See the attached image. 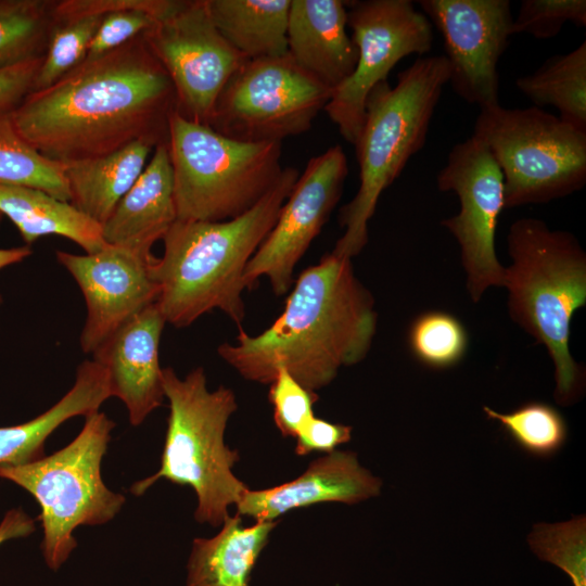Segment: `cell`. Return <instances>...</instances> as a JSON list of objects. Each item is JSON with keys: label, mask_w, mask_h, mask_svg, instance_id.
Masks as SVG:
<instances>
[{"label": "cell", "mask_w": 586, "mask_h": 586, "mask_svg": "<svg viewBox=\"0 0 586 586\" xmlns=\"http://www.w3.org/2000/svg\"><path fill=\"white\" fill-rule=\"evenodd\" d=\"M346 26L345 1L291 0L288 52L332 91L353 74L358 58Z\"/></svg>", "instance_id": "19"}, {"label": "cell", "mask_w": 586, "mask_h": 586, "mask_svg": "<svg viewBox=\"0 0 586 586\" xmlns=\"http://www.w3.org/2000/svg\"><path fill=\"white\" fill-rule=\"evenodd\" d=\"M162 382L169 416L161 466L130 492L140 496L160 479L190 486L198 498L195 520L219 526L249 488L232 472L239 453L225 444L228 420L238 408L235 395L226 386L209 391L203 368L182 379L163 368Z\"/></svg>", "instance_id": "6"}, {"label": "cell", "mask_w": 586, "mask_h": 586, "mask_svg": "<svg viewBox=\"0 0 586 586\" xmlns=\"http://www.w3.org/2000/svg\"><path fill=\"white\" fill-rule=\"evenodd\" d=\"M55 254L86 301L87 318L80 333L85 354H92L129 319L157 301L156 257L151 250L106 244L92 254Z\"/></svg>", "instance_id": "16"}, {"label": "cell", "mask_w": 586, "mask_h": 586, "mask_svg": "<svg viewBox=\"0 0 586 586\" xmlns=\"http://www.w3.org/2000/svg\"><path fill=\"white\" fill-rule=\"evenodd\" d=\"M377 323L374 298L352 259L328 253L297 277L283 311L265 331L249 335L241 329L217 353L245 380L270 384L285 369L315 392L342 367L366 358Z\"/></svg>", "instance_id": "2"}, {"label": "cell", "mask_w": 586, "mask_h": 586, "mask_svg": "<svg viewBox=\"0 0 586 586\" xmlns=\"http://www.w3.org/2000/svg\"><path fill=\"white\" fill-rule=\"evenodd\" d=\"M168 153L179 220L225 221L256 205L279 181L280 142H244L176 111Z\"/></svg>", "instance_id": "7"}, {"label": "cell", "mask_w": 586, "mask_h": 586, "mask_svg": "<svg viewBox=\"0 0 586 586\" xmlns=\"http://www.w3.org/2000/svg\"><path fill=\"white\" fill-rule=\"evenodd\" d=\"M507 244L510 264L502 288L510 318L545 346L555 369V397L569 405L585 380L569 344L572 319L586 305V253L573 233L532 217L510 225Z\"/></svg>", "instance_id": "4"}, {"label": "cell", "mask_w": 586, "mask_h": 586, "mask_svg": "<svg viewBox=\"0 0 586 586\" xmlns=\"http://www.w3.org/2000/svg\"><path fill=\"white\" fill-rule=\"evenodd\" d=\"M532 550L540 559L559 566L573 586H586V521L577 515L566 522L540 523L528 536Z\"/></svg>", "instance_id": "32"}, {"label": "cell", "mask_w": 586, "mask_h": 586, "mask_svg": "<svg viewBox=\"0 0 586 586\" xmlns=\"http://www.w3.org/2000/svg\"><path fill=\"white\" fill-rule=\"evenodd\" d=\"M421 12L440 31L457 95L480 110L499 104L500 56L512 34L508 0H420Z\"/></svg>", "instance_id": "15"}, {"label": "cell", "mask_w": 586, "mask_h": 586, "mask_svg": "<svg viewBox=\"0 0 586 586\" xmlns=\"http://www.w3.org/2000/svg\"><path fill=\"white\" fill-rule=\"evenodd\" d=\"M0 184L42 190L69 202L64 165L40 154L16 130L11 112H0Z\"/></svg>", "instance_id": "28"}, {"label": "cell", "mask_w": 586, "mask_h": 586, "mask_svg": "<svg viewBox=\"0 0 586 586\" xmlns=\"http://www.w3.org/2000/svg\"><path fill=\"white\" fill-rule=\"evenodd\" d=\"M42 58L0 68V112H12L31 91Z\"/></svg>", "instance_id": "37"}, {"label": "cell", "mask_w": 586, "mask_h": 586, "mask_svg": "<svg viewBox=\"0 0 586 586\" xmlns=\"http://www.w3.org/2000/svg\"><path fill=\"white\" fill-rule=\"evenodd\" d=\"M300 174L283 168L275 187L251 209L225 221L177 219L163 237L164 253L154 276L157 305L166 323L192 324L213 309L242 329L243 275L247 263L273 228Z\"/></svg>", "instance_id": "3"}, {"label": "cell", "mask_w": 586, "mask_h": 586, "mask_svg": "<svg viewBox=\"0 0 586 586\" xmlns=\"http://www.w3.org/2000/svg\"><path fill=\"white\" fill-rule=\"evenodd\" d=\"M473 136L502 175L505 209L546 204L586 183V131L540 107L482 109Z\"/></svg>", "instance_id": "9"}, {"label": "cell", "mask_w": 586, "mask_h": 586, "mask_svg": "<svg viewBox=\"0 0 586 586\" xmlns=\"http://www.w3.org/2000/svg\"><path fill=\"white\" fill-rule=\"evenodd\" d=\"M348 174L341 145L311 157L283 203L278 219L246 265L243 282L251 289L268 278L276 295L291 289L293 271L337 204Z\"/></svg>", "instance_id": "14"}, {"label": "cell", "mask_w": 586, "mask_h": 586, "mask_svg": "<svg viewBox=\"0 0 586 586\" xmlns=\"http://www.w3.org/2000/svg\"><path fill=\"white\" fill-rule=\"evenodd\" d=\"M166 321L153 303L105 340L93 360L106 371L112 397L119 398L132 425L141 424L165 397L158 347Z\"/></svg>", "instance_id": "17"}, {"label": "cell", "mask_w": 586, "mask_h": 586, "mask_svg": "<svg viewBox=\"0 0 586 586\" xmlns=\"http://www.w3.org/2000/svg\"><path fill=\"white\" fill-rule=\"evenodd\" d=\"M35 530L34 520L20 509L7 512L0 523V545L8 539L28 536Z\"/></svg>", "instance_id": "38"}, {"label": "cell", "mask_w": 586, "mask_h": 586, "mask_svg": "<svg viewBox=\"0 0 586 586\" xmlns=\"http://www.w3.org/2000/svg\"><path fill=\"white\" fill-rule=\"evenodd\" d=\"M408 344L415 358L428 368L449 369L467 354L469 335L462 322L441 310L425 311L413 319Z\"/></svg>", "instance_id": "30"}, {"label": "cell", "mask_w": 586, "mask_h": 586, "mask_svg": "<svg viewBox=\"0 0 586 586\" xmlns=\"http://www.w3.org/2000/svg\"><path fill=\"white\" fill-rule=\"evenodd\" d=\"M176 0H135L129 7L103 15L85 60H93L148 30L168 13Z\"/></svg>", "instance_id": "33"}, {"label": "cell", "mask_w": 586, "mask_h": 586, "mask_svg": "<svg viewBox=\"0 0 586 586\" xmlns=\"http://www.w3.org/2000/svg\"><path fill=\"white\" fill-rule=\"evenodd\" d=\"M515 86L534 106L550 105L566 124L586 131V41L571 52L547 59Z\"/></svg>", "instance_id": "26"}, {"label": "cell", "mask_w": 586, "mask_h": 586, "mask_svg": "<svg viewBox=\"0 0 586 586\" xmlns=\"http://www.w3.org/2000/svg\"><path fill=\"white\" fill-rule=\"evenodd\" d=\"M224 38L247 60L288 52L291 0H205Z\"/></svg>", "instance_id": "24"}, {"label": "cell", "mask_w": 586, "mask_h": 586, "mask_svg": "<svg viewBox=\"0 0 586 586\" xmlns=\"http://www.w3.org/2000/svg\"><path fill=\"white\" fill-rule=\"evenodd\" d=\"M295 451L304 456L314 451L331 453L352 438V426L316 418L309 419L300 430Z\"/></svg>", "instance_id": "36"}, {"label": "cell", "mask_w": 586, "mask_h": 586, "mask_svg": "<svg viewBox=\"0 0 586 586\" xmlns=\"http://www.w3.org/2000/svg\"><path fill=\"white\" fill-rule=\"evenodd\" d=\"M56 1L0 0V68L43 58Z\"/></svg>", "instance_id": "27"}, {"label": "cell", "mask_w": 586, "mask_h": 586, "mask_svg": "<svg viewBox=\"0 0 586 586\" xmlns=\"http://www.w3.org/2000/svg\"><path fill=\"white\" fill-rule=\"evenodd\" d=\"M483 411L487 419L497 421L511 441L531 456L552 457L566 443V421L549 404L528 402L504 413L483 406Z\"/></svg>", "instance_id": "29"}, {"label": "cell", "mask_w": 586, "mask_h": 586, "mask_svg": "<svg viewBox=\"0 0 586 586\" xmlns=\"http://www.w3.org/2000/svg\"><path fill=\"white\" fill-rule=\"evenodd\" d=\"M568 22L577 27L586 26L585 0H523L512 22V34L550 39Z\"/></svg>", "instance_id": "34"}, {"label": "cell", "mask_w": 586, "mask_h": 586, "mask_svg": "<svg viewBox=\"0 0 586 586\" xmlns=\"http://www.w3.org/2000/svg\"><path fill=\"white\" fill-rule=\"evenodd\" d=\"M102 17L100 15L56 17L31 91L48 88L85 61Z\"/></svg>", "instance_id": "31"}, {"label": "cell", "mask_w": 586, "mask_h": 586, "mask_svg": "<svg viewBox=\"0 0 586 586\" xmlns=\"http://www.w3.org/2000/svg\"><path fill=\"white\" fill-rule=\"evenodd\" d=\"M347 26L357 48L353 74L332 91L324 107L341 136L355 145L365 120L370 91L387 81L393 67L410 54L432 48L433 26L410 0L345 1Z\"/></svg>", "instance_id": "11"}, {"label": "cell", "mask_w": 586, "mask_h": 586, "mask_svg": "<svg viewBox=\"0 0 586 586\" xmlns=\"http://www.w3.org/2000/svg\"><path fill=\"white\" fill-rule=\"evenodd\" d=\"M332 90L283 55L247 60L221 90L208 126L244 142H282L311 128Z\"/></svg>", "instance_id": "10"}, {"label": "cell", "mask_w": 586, "mask_h": 586, "mask_svg": "<svg viewBox=\"0 0 586 586\" xmlns=\"http://www.w3.org/2000/svg\"><path fill=\"white\" fill-rule=\"evenodd\" d=\"M449 67L443 55L419 56L397 75L395 86L378 84L366 101V114L354 145L359 165V188L340 209L345 229L331 253L353 258L368 242V222L382 192L400 175L426 141L430 122Z\"/></svg>", "instance_id": "5"}, {"label": "cell", "mask_w": 586, "mask_h": 586, "mask_svg": "<svg viewBox=\"0 0 586 586\" xmlns=\"http://www.w3.org/2000/svg\"><path fill=\"white\" fill-rule=\"evenodd\" d=\"M0 213L16 226L28 245L47 234L67 238L87 254L97 253L107 244L101 225L71 202L39 189L0 184Z\"/></svg>", "instance_id": "23"}, {"label": "cell", "mask_w": 586, "mask_h": 586, "mask_svg": "<svg viewBox=\"0 0 586 586\" xmlns=\"http://www.w3.org/2000/svg\"><path fill=\"white\" fill-rule=\"evenodd\" d=\"M2 214L0 213V219ZM31 254L29 246H17L10 249H0V270L11 265L17 264ZM2 297L0 295V305Z\"/></svg>", "instance_id": "39"}, {"label": "cell", "mask_w": 586, "mask_h": 586, "mask_svg": "<svg viewBox=\"0 0 586 586\" xmlns=\"http://www.w3.org/2000/svg\"><path fill=\"white\" fill-rule=\"evenodd\" d=\"M177 220L167 144H158L143 171L102 226L107 244L152 250Z\"/></svg>", "instance_id": "20"}, {"label": "cell", "mask_w": 586, "mask_h": 586, "mask_svg": "<svg viewBox=\"0 0 586 586\" xmlns=\"http://www.w3.org/2000/svg\"><path fill=\"white\" fill-rule=\"evenodd\" d=\"M142 37L173 82L176 112L208 125L221 90L247 59L219 33L205 0H176Z\"/></svg>", "instance_id": "12"}, {"label": "cell", "mask_w": 586, "mask_h": 586, "mask_svg": "<svg viewBox=\"0 0 586 586\" xmlns=\"http://www.w3.org/2000/svg\"><path fill=\"white\" fill-rule=\"evenodd\" d=\"M382 481L358 462L353 451L333 450L311 461L296 479L253 491L247 488L235 505L237 514L276 521L297 508L323 502L357 504L378 496Z\"/></svg>", "instance_id": "18"}, {"label": "cell", "mask_w": 586, "mask_h": 586, "mask_svg": "<svg viewBox=\"0 0 586 586\" xmlns=\"http://www.w3.org/2000/svg\"><path fill=\"white\" fill-rule=\"evenodd\" d=\"M316 392L296 381L285 369H280L270 383L268 399L273 408V421L283 436L295 437L311 419Z\"/></svg>", "instance_id": "35"}, {"label": "cell", "mask_w": 586, "mask_h": 586, "mask_svg": "<svg viewBox=\"0 0 586 586\" xmlns=\"http://www.w3.org/2000/svg\"><path fill=\"white\" fill-rule=\"evenodd\" d=\"M109 398L102 379L91 370L76 371L71 390L50 409L25 423L0 428V464H21L43 457L46 440L66 420L98 411Z\"/></svg>", "instance_id": "25"}, {"label": "cell", "mask_w": 586, "mask_h": 586, "mask_svg": "<svg viewBox=\"0 0 586 586\" xmlns=\"http://www.w3.org/2000/svg\"><path fill=\"white\" fill-rule=\"evenodd\" d=\"M277 521L243 524L228 515L211 538H195L188 561L187 586H249L252 570Z\"/></svg>", "instance_id": "21"}, {"label": "cell", "mask_w": 586, "mask_h": 586, "mask_svg": "<svg viewBox=\"0 0 586 586\" xmlns=\"http://www.w3.org/2000/svg\"><path fill=\"white\" fill-rule=\"evenodd\" d=\"M152 149L138 141L104 156L64 165L71 204L103 226L143 171Z\"/></svg>", "instance_id": "22"}, {"label": "cell", "mask_w": 586, "mask_h": 586, "mask_svg": "<svg viewBox=\"0 0 586 586\" xmlns=\"http://www.w3.org/2000/svg\"><path fill=\"white\" fill-rule=\"evenodd\" d=\"M115 428L104 412L85 417L79 434L54 454L21 464H0V477L31 494L40 507L41 549L47 565L56 571L77 546L79 525L111 521L125 497L106 487L101 462Z\"/></svg>", "instance_id": "8"}, {"label": "cell", "mask_w": 586, "mask_h": 586, "mask_svg": "<svg viewBox=\"0 0 586 586\" xmlns=\"http://www.w3.org/2000/svg\"><path fill=\"white\" fill-rule=\"evenodd\" d=\"M176 109L173 82L141 34L30 91L11 117L40 154L67 165L138 141L167 144Z\"/></svg>", "instance_id": "1"}, {"label": "cell", "mask_w": 586, "mask_h": 586, "mask_svg": "<svg viewBox=\"0 0 586 586\" xmlns=\"http://www.w3.org/2000/svg\"><path fill=\"white\" fill-rule=\"evenodd\" d=\"M440 191H453L459 212L441 221L456 239L470 300L502 288L505 266L496 254L498 218L505 209L502 175L487 146L473 135L450 150L436 177Z\"/></svg>", "instance_id": "13"}]
</instances>
